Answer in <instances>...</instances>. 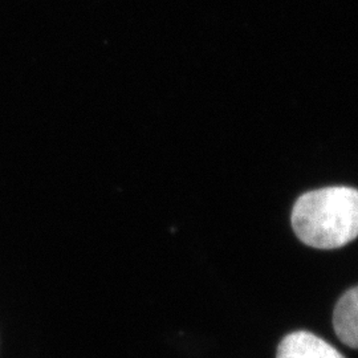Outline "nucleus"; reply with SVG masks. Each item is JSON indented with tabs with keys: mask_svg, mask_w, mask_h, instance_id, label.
Instances as JSON below:
<instances>
[{
	"mask_svg": "<svg viewBox=\"0 0 358 358\" xmlns=\"http://www.w3.org/2000/svg\"><path fill=\"white\" fill-rule=\"evenodd\" d=\"M276 358H345L325 340L307 331L289 333L279 344Z\"/></svg>",
	"mask_w": 358,
	"mask_h": 358,
	"instance_id": "2",
	"label": "nucleus"
},
{
	"mask_svg": "<svg viewBox=\"0 0 358 358\" xmlns=\"http://www.w3.org/2000/svg\"><path fill=\"white\" fill-rule=\"evenodd\" d=\"M358 287L343 294L333 312V328L337 337L352 349L358 348Z\"/></svg>",
	"mask_w": 358,
	"mask_h": 358,
	"instance_id": "3",
	"label": "nucleus"
},
{
	"mask_svg": "<svg viewBox=\"0 0 358 358\" xmlns=\"http://www.w3.org/2000/svg\"><path fill=\"white\" fill-rule=\"evenodd\" d=\"M296 236L319 250L340 248L358 235V192L336 186L306 192L294 206Z\"/></svg>",
	"mask_w": 358,
	"mask_h": 358,
	"instance_id": "1",
	"label": "nucleus"
}]
</instances>
